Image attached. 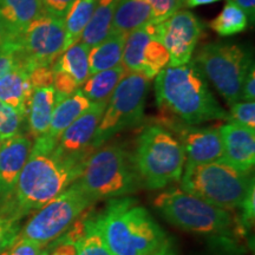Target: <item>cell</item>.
Instances as JSON below:
<instances>
[{"instance_id":"1","label":"cell","mask_w":255,"mask_h":255,"mask_svg":"<svg viewBox=\"0 0 255 255\" xmlns=\"http://www.w3.org/2000/svg\"><path fill=\"white\" fill-rule=\"evenodd\" d=\"M84 163L66 161L55 155L53 148L33 142L21 169L13 196L0 218L19 222L58 196L81 176Z\"/></svg>"},{"instance_id":"2","label":"cell","mask_w":255,"mask_h":255,"mask_svg":"<svg viewBox=\"0 0 255 255\" xmlns=\"http://www.w3.org/2000/svg\"><path fill=\"white\" fill-rule=\"evenodd\" d=\"M155 94L162 116L190 126L227 121L228 114L216 101L205 76L194 62L165 66L156 76Z\"/></svg>"},{"instance_id":"3","label":"cell","mask_w":255,"mask_h":255,"mask_svg":"<svg viewBox=\"0 0 255 255\" xmlns=\"http://www.w3.org/2000/svg\"><path fill=\"white\" fill-rule=\"evenodd\" d=\"M97 220L113 255H152L170 245L150 213L131 197L111 199Z\"/></svg>"},{"instance_id":"4","label":"cell","mask_w":255,"mask_h":255,"mask_svg":"<svg viewBox=\"0 0 255 255\" xmlns=\"http://www.w3.org/2000/svg\"><path fill=\"white\" fill-rule=\"evenodd\" d=\"M164 219L182 231L214 238L221 247H235L234 239L245 231L231 212L209 205L181 189L165 190L154 201Z\"/></svg>"},{"instance_id":"5","label":"cell","mask_w":255,"mask_h":255,"mask_svg":"<svg viewBox=\"0 0 255 255\" xmlns=\"http://www.w3.org/2000/svg\"><path fill=\"white\" fill-rule=\"evenodd\" d=\"M77 181L96 201L128 196L143 187L133 152L119 143H105L92 151Z\"/></svg>"},{"instance_id":"6","label":"cell","mask_w":255,"mask_h":255,"mask_svg":"<svg viewBox=\"0 0 255 255\" xmlns=\"http://www.w3.org/2000/svg\"><path fill=\"white\" fill-rule=\"evenodd\" d=\"M133 159L143 187L162 189L182 177L186 156L177 138L159 124L143 129Z\"/></svg>"},{"instance_id":"7","label":"cell","mask_w":255,"mask_h":255,"mask_svg":"<svg viewBox=\"0 0 255 255\" xmlns=\"http://www.w3.org/2000/svg\"><path fill=\"white\" fill-rule=\"evenodd\" d=\"M181 189L209 205L227 212L239 208L247 191L254 186L253 173H245L226 162L186 164Z\"/></svg>"},{"instance_id":"8","label":"cell","mask_w":255,"mask_h":255,"mask_svg":"<svg viewBox=\"0 0 255 255\" xmlns=\"http://www.w3.org/2000/svg\"><path fill=\"white\" fill-rule=\"evenodd\" d=\"M193 62L228 105L242 101V84L254 65L246 50L237 44L209 43L201 47Z\"/></svg>"},{"instance_id":"9","label":"cell","mask_w":255,"mask_h":255,"mask_svg":"<svg viewBox=\"0 0 255 255\" xmlns=\"http://www.w3.org/2000/svg\"><path fill=\"white\" fill-rule=\"evenodd\" d=\"M96 202L76 180L63 193L37 210L20 229L18 238L28 239L44 247L64 234Z\"/></svg>"},{"instance_id":"10","label":"cell","mask_w":255,"mask_h":255,"mask_svg":"<svg viewBox=\"0 0 255 255\" xmlns=\"http://www.w3.org/2000/svg\"><path fill=\"white\" fill-rule=\"evenodd\" d=\"M150 81L144 75L137 72H128L124 76L108 101L92 138V148L98 149L105 143H109L117 133L136 126L142 120Z\"/></svg>"},{"instance_id":"11","label":"cell","mask_w":255,"mask_h":255,"mask_svg":"<svg viewBox=\"0 0 255 255\" xmlns=\"http://www.w3.org/2000/svg\"><path fill=\"white\" fill-rule=\"evenodd\" d=\"M64 19L44 13L28 25L17 41V66L30 73L37 66H52L64 51Z\"/></svg>"},{"instance_id":"12","label":"cell","mask_w":255,"mask_h":255,"mask_svg":"<svg viewBox=\"0 0 255 255\" xmlns=\"http://www.w3.org/2000/svg\"><path fill=\"white\" fill-rule=\"evenodd\" d=\"M170 63V56L155 33V24L149 23L130 32L126 38L122 66L127 72L142 73L155 78Z\"/></svg>"},{"instance_id":"13","label":"cell","mask_w":255,"mask_h":255,"mask_svg":"<svg viewBox=\"0 0 255 255\" xmlns=\"http://www.w3.org/2000/svg\"><path fill=\"white\" fill-rule=\"evenodd\" d=\"M155 24V33L168 50L169 65L189 63L203 32V24L188 9H178L164 20Z\"/></svg>"},{"instance_id":"14","label":"cell","mask_w":255,"mask_h":255,"mask_svg":"<svg viewBox=\"0 0 255 255\" xmlns=\"http://www.w3.org/2000/svg\"><path fill=\"white\" fill-rule=\"evenodd\" d=\"M158 124L180 142L186 156V164L210 163L223 158L220 127L190 126L167 116H162Z\"/></svg>"},{"instance_id":"15","label":"cell","mask_w":255,"mask_h":255,"mask_svg":"<svg viewBox=\"0 0 255 255\" xmlns=\"http://www.w3.org/2000/svg\"><path fill=\"white\" fill-rule=\"evenodd\" d=\"M108 102L92 103L77 120L64 130L56 142L53 152L66 161L84 163L96 149L91 143Z\"/></svg>"},{"instance_id":"16","label":"cell","mask_w":255,"mask_h":255,"mask_svg":"<svg viewBox=\"0 0 255 255\" xmlns=\"http://www.w3.org/2000/svg\"><path fill=\"white\" fill-rule=\"evenodd\" d=\"M33 141L30 136L18 133L0 144V213L13 196L21 169L30 156Z\"/></svg>"},{"instance_id":"17","label":"cell","mask_w":255,"mask_h":255,"mask_svg":"<svg viewBox=\"0 0 255 255\" xmlns=\"http://www.w3.org/2000/svg\"><path fill=\"white\" fill-rule=\"evenodd\" d=\"M223 144L222 161L245 173H253L255 164V131L238 124L220 126Z\"/></svg>"},{"instance_id":"18","label":"cell","mask_w":255,"mask_h":255,"mask_svg":"<svg viewBox=\"0 0 255 255\" xmlns=\"http://www.w3.org/2000/svg\"><path fill=\"white\" fill-rule=\"evenodd\" d=\"M44 13L41 0H0V19L8 32L9 44H17L28 25Z\"/></svg>"},{"instance_id":"19","label":"cell","mask_w":255,"mask_h":255,"mask_svg":"<svg viewBox=\"0 0 255 255\" xmlns=\"http://www.w3.org/2000/svg\"><path fill=\"white\" fill-rule=\"evenodd\" d=\"M91 104V102L82 94L81 90H77L65 100L58 102L53 110L49 131L45 136L39 137L34 141L47 148H55L56 142L58 141L64 130L71 126L85 110H88Z\"/></svg>"},{"instance_id":"20","label":"cell","mask_w":255,"mask_h":255,"mask_svg":"<svg viewBox=\"0 0 255 255\" xmlns=\"http://www.w3.org/2000/svg\"><path fill=\"white\" fill-rule=\"evenodd\" d=\"M57 104L53 87L34 89L27 110L28 132L32 139L45 136L50 129L51 119Z\"/></svg>"},{"instance_id":"21","label":"cell","mask_w":255,"mask_h":255,"mask_svg":"<svg viewBox=\"0 0 255 255\" xmlns=\"http://www.w3.org/2000/svg\"><path fill=\"white\" fill-rule=\"evenodd\" d=\"M33 88L26 70L15 66L0 78V101L9 105L26 119Z\"/></svg>"},{"instance_id":"22","label":"cell","mask_w":255,"mask_h":255,"mask_svg":"<svg viewBox=\"0 0 255 255\" xmlns=\"http://www.w3.org/2000/svg\"><path fill=\"white\" fill-rule=\"evenodd\" d=\"M75 231L76 255H113L98 223L97 215L89 214V209L72 225Z\"/></svg>"},{"instance_id":"23","label":"cell","mask_w":255,"mask_h":255,"mask_svg":"<svg viewBox=\"0 0 255 255\" xmlns=\"http://www.w3.org/2000/svg\"><path fill=\"white\" fill-rule=\"evenodd\" d=\"M152 23V11L144 0H119L111 24V31L128 36Z\"/></svg>"},{"instance_id":"24","label":"cell","mask_w":255,"mask_h":255,"mask_svg":"<svg viewBox=\"0 0 255 255\" xmlns=\"http://www.w3.org/2000/svg\"><path fill=\"white\" fill-rule=\"evenodd\" d=\"M126 38V34L110 31V33L103 40L90 47L89 63H90L91 75L122 65Z\"/></svg>"},{"instance_id":"25","label":"cell","mask_w":255,"mask_h":255,"mask_svg":"<svg viewBox=\"0 0 255 255\" xmlns=\"http://www.w3.org/2000/svg\"><path fill=\"white\" fill-rule=\"evenodd\" d=\"M127 73L122 65L94 73L83 83L79 90L91 103L108 102Z\"/></svg>"},{"instance_id":"26","label":"cell","mask_w":255,"mask_h":255,"mask_svg":"<svg viewBox=\"0 0 255 255\" xmlns=\"http://www.w3.org/2000/svg\"><path fill=\"white\" fill-rule=\"evenodd\" d=\"M89 51H90V47L79 40L72 46H70L69 49L63 51L62 55L53 63L52 69L55 71L68 73L81 88L83 83L87 81L91 75Z\"/></svg>"},{"instance_id":"27","label":"cell","mask_w":255,"mask_h":255,"mask_svg":"<svg viewBox=\"0 0 255 255\" xmlns=\"http://www.w3.org/2000/svg\"><path fill=\"white\" fill-rule=\"evenodd\" d=\"M117 2L119 0H96L94 13L81 37L83 44L92 47L110 33Z\"/></svg>"},{"instance_id":"28","label":"cell","mask_w":255,"mask_h":255,"mask_svg":"<svg viewBox=\"0 0 255 255\" xmlns=\"http://www.w3.org/2000/svg\"><path fill=\"white\" fill-rule=\"evenodd\" d=\"M95 5L96 0H75L71 7L66 12L64 17V25H65L64 51L81 40L83 32L88 26L94 13Z\"/></svg>"},{"instance_id":"29","label":"cell","mask_w":255,"mask_h":255,"mask_svg":"<svg viewBox=\"0 0 255 255\" xmlns=\"http://www.w3.org/2000/svg\"><path fill=\"white\" fill-rule=\"evenodd\" d=\"M247 14L239 6L227 2L219 15L213 19L210 28L222 37L234 36L241 33L248 27Z\"/></svg>"},{"instance_id":"30","label":"cell","mask_w":255,"mask_h":255,"mask_svg":"<svg viewBox=\"0 0 255 255\" xmlns=\"http://www.w3.org/2000/svg\"><path fill=\"white\" fill-rule=\"evenodd\" d=\"M25 120L26 119L23 115L0 101V141L2 142L20 133Z\"/></svg>"},{"instance_id":"31","label":"cell","mask_w":255,"mask_h":255,"mask_svg":"<svg viewBox=\"0 0 255 255\" xmlns=\"http://www.w3.org/2000/svg\"><path fill=\"white\" fill-rule=\"evenodd\" d=\"M227 122L238 124L255 131V103L240 101L231 105V111L227 116Z\"/></svg>"},{"instance_id":"32","label":"cell","mask_w":255,"mask_h":255,"mask_svg":"<svg viewBox=\"0 0 255 255\" xmlns=\"http://www.w3.org/2000/svg\"><path fill=\"white\" fill-rule=\"evenodd\" d=\"M151 7L152 23H159L182 8V0H144Z\"/></svg>"},{"instance_id":"33","label":"cell","mask_w":255,"mask_h":255,"mask_svg":"<svg viewBox=\"0 0 255 255\" xmlns=\"http://www.w3.org/2000/svg\"><path fill=\"white\" fill-rule=\"evenodd\" d=\"M52 87L56 92L57 103L79 90V85L76 83L75 79L63 71H55V79H53Z\"/></svg>"},{"instance_id":"34","label":"cell","mask_w":255,"mask_h":255,"mask_svg":"<svg viewBox=\"0 0 255 255\" xmlns=\"http://www.w3.org/2000/svg\"><path fill=\"white\" fill-rule=\"evenodd\" d=\"M255 187L252 186L250 190L247 191L246 196L242 200L241 205L239 208L241 209V215L239 223L244 231H247L253 227L254 223V215H255Z\"/></svg>"},{"instance_id":"35","label":"cell","mask_w":255,"mask_h":255,"mask_svg":"<svg viewBox=\"0 0 255 255\" xmlns=\"http://www.w3.org/2000/svg\"><path fill=\"white\" fill-rule=\"evenodd\" d=\"M20 229L19 222L0 218V254L13 245Z\"/></svg>"},{"instance_id":"36","label":"cell","mask_w":255,"mask_h":255,"mask_svg":"<svg viewBox=\"0 0 255 255\" xmlns=\"http://www.w3.org/2000/svg\"><path fill=\"white\" fill-rule=\"evenodd\" d=\"M28 76H30V82L33 90L40 88H50L53 85L55 71L52 66H37L31 70Z\"/></svg>"},{"instance_id":"37","label":"cell","mask_w":255,"mask_h":255,"mask_svg":"<svg viewBox=\"0 0 255 255\" xmlns=\"http://www.w3.org/2000/svg\"><path fill=\"white\" fill-rule=\"evenodd\" d=\"M43 246L24 238H17L11 247L0 255H39Z\"/></svg>"},{"instance_id":"38","label":"cell","mask_w":255,"mask_h":255,"mask_svg":"<svg viewBox=\"0 0 255 255\" xmlns=\"http://www.w3.org/2000/svg\"><path fill=\"white\" fill-rule=\"evenodd\" d=\"M17 44H6L0 51V78L17 66Z\"/></svg>"},{"instance_id":"39","label":"cell","mask_w":255,"mask_h":255,"mask_svg":"<svg viewBox=\"0 0 255 255\" xmlns=\"http://www.w3.org/2000/svg\"><path fill=\"white\" fill-rule=\"evenodd\" d=\"M63 238L57 239V244L52 252L49 255H76V246H75V231L69 228Z\"/></svg>"},{"instance_id":"40","label":"cell","mask_w":255,"mask_h":255,"mask_svg":"<svg viewBox=\"0 0 255 255\" xmlns=\"http://www.w3.org/2000/svg\"><path fill=\"white\" fill-rule=\"evenodd\" d=\"M73 2L75 0H41V4L46 13L63 19Z\"/></svg>"},{"instance_id":"41","label":"cell","mask_w":255,"mask_h":255,"mask_svg":"<svg viewBox=\"0 0 255 255\" xmlns=\"http://www.w3.org/2000/svg\"><path fill=\"white\" fill-rule=\"evenodd\" d=\"M255 98V69L254 65L250 69V71L245 77L242 84V101L254 102Z\"/></svg>"},{"instance_id":"42","label":"cell","mask_w":255,"mask_h":255,"mask_svg":"<svg viewBox=\"0 0 255 255\" xmlns=\"http://www.w3.org/2000/svg\"><path fill=\"white\" fill-rule=\"evenodd\" d=\"M227 1L244 9L248 19H251L252 23H253L255 17V0H227Z\"/></svg>"},{"instance_id":"43","label":"cell","mask_w":255,"mask_h":255,"mask_svg":"<svg viewBox=\"0 0 255 255\" xmlns=\"http://www.w3.org/2000/svg\"><path fill=\"white\" fill-rule=\"evenodd\" d=\"M218 1H221V0H182V6H186V7H196V6L208 5Z\"/></svg>"},{"instance_id":"44","label":"cell","mask_w":255,"mask_h":255,"mask_svg":"<svg viewBox=\"0 0 255 255\" xmlns=\"http://www.w3.org/2000/svg\"><path fill=\"white\" fill-rule=\"evenodd\" d=\"M6 44H9V36L4 23H2V20L0 19V51L4 49Z\"/></svg>"},{"instance_id":"45","label":"cell","mask_w":255,"mask_h":255,"mask_svg":"<svg viewBox=\"0 0 255 255\" xmlns=\"http://www.w3.org/2000/svg\"><path fill=\"white\" fill-rule=\"evenodd\" d=\"M152 255H176V253H175L173 245L170 244V245H169V246L163 248V250H162V251H159V252H157V253H155V254H152Z\"/></svg>"},{"instance_id":"46","label":"cell","mask_w":255,"mask_h":255,"mask_svg":"<svg viewBox=\"0 0 255 255\" xmlns=\"http://www.w3.org/2000/svg\"><path fill=\"white\" fill-rule=\"evenodd\" d=\"M235 247H221V251L214 254H208V255H233L234 253Z\"/></svg>"},{"instance_id":"47","label":"cell","mask_w":255,"mask_h":255,"mask_svg":"<svg viewBox=\"0 0 255 255\" xmlns=\"http://www.w3.org/2000/svg\"><path fill=\"white\" fill-rule=\"evenodd\" d=\"M39 255H49V251H44L41 252V253Z\"/></svg>"},{"instance_id":"48","label":"cell","mask_w":255,"mask_h":255,"mask_svg":"<svg viewBox=\"0 0 255 255\" xmlns=\"http://www.w3.org/2000/svg\"><path fill=\"white\" fill-rule=\"evenodd\" d=\"M0 144H1V141H0Z\"/></svg>"}]
</instances>
